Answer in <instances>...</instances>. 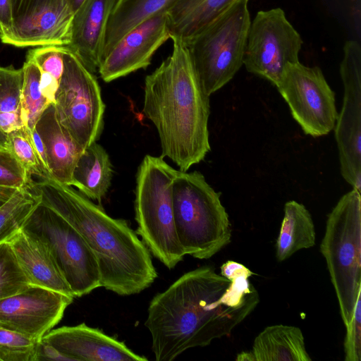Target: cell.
Returning a JSON list of instances; mask_svg holds the SVG:
<instances>
[{"mask_svg":"<svg viewBox=\"0 0 361 361\" xmlns=\"http://www.w3.org/2000/svg\"><path fill=\"white\" fill-rule=\"evenodd\" d=\"M237 0H178L167 10L170 39L185 43Z\"/></svg>","mask_w":361,"mask_h":361,"instance_id":"20","label":"cell"},{"mask_svg":"<svg viewBox=\"0 0 361 361\" xmlns=\"http://www.w3.org/2000/svg\"><path fill=\"white\" fill-rule=\"evenodd\" d=\"M70 360L65 355L51 344L42 341H38L36 348L35 361Z\"/></svg>","mask_w":361,"mask_h":361,"instance_id":"36","label":"cell"},{"mask_svg":"<svg viewBox=\"0 0 361 361\" xmlns=\"http://www.w3.org/2000/svg\"><path fill=\"white\" fill-rule=\"evenodd\" d=\"M171 54L145 80L142 111L157 128L161 157L187 171L210 151L209 97L184 43L173 40Z\"/></svg>","mask_w":361,"mask_h":361,"instance_id":"3","label":"cell"},{"mask_svg":"<svg viewBox=\"0 0 361 361\" xmlns=\"http://www.w3.org/2000/svg\"><path fill=\"white\" fill-rule=\"evenodd\" d=\"M118 0H85L73 16L66 48L92 73L98 71L104 37Z\"/></svg>","mask_w":361,"mask_h":361,"instance_id":"16","label":"cell"},{"mask_svg":"<svg viewBox=\"0 0 361 361\" xmlns=\"http://www.w3.org/2000/svg\"><path fill=\"white\" fill-rule=\"evenodd\" d=\"M13 24V0H0V39L6 37Z\"/></svg>","mask_w":361,"mask_h":361,"instance_id":"35","label":"cell"},{"mask_svg":"<svg viewBox=\"0 0 361 361\" xmlns=\"http://www.w3.org/2000/svg\"><path fill=\"white\" fill-rule=\"evenodd\" d=\"M23 127L20 112L0 111V130L6 135Z\"/></svg>","mask_w":361,"mask_h":361,"instance_id":"38","label":"cell"},{"mask_svg":"<svg viewBox=\"0 0 361 361\" xmlns=\"http://www.w3.org/2000/svg\"><path fill=\"white\" fill-rule=\"evenodd\" d=\"M178 171L163 157L146 155L137 169L135 191L136 233L150 253L169 269L185 255L174 223L173 183Z\"/></svg>","mask_w":361,"mask_h":361,"instance_id":"5","label":"cell"},{"mask_svg":"<svg viewBox=\"0 0 361 361\" xmlns=\"http://www.w3.org/2000/svg\"><path fill=\"white\" fill-rule=\"evenodd\" d=\"M169 39V18L164 9L135 26L116 43L99 66L100 77L109 82L146 68Z\"/></svg>","mask_w":361,"mask_h":361,"instance_id":"14","label":"cell"},{"mask_svg":"<svg viewBox=\"0 0 361 361\" xmlns=\"http://www.w3.org/2000/svg\"><path fill=\"white\" fill-rule=\"evenodd\" d=\"M23 228L47 245L75 298L102 287L94 253L79 232L56 212L40 202Z\"/></svg>","mask_w":361,"mask_h":361,"instance_id":"8","label":"cell"},{"mask_svg":"<svg viewBox=\"0 0 361 361\" xmlns=\"http://www.w3.org/2000/svg\"><path fill=\"white\" fill-rule=\"evenodd\" d=\"M66 49L62 46L38 47L30 50L26 58L33 61L40 72L49 73L60 82L64 69Z\"/></svg>","mask_w":361,"mask_h":361,"instance_id":"31","label":"cell"},{"mask_svg":"<svg viewBox=\"0 0 361 361\" xmlns=\"http://www.w3.org/2000/svg\"><path fill=\"white\" fill-rule=\"evenodd\" d=\"M0 148L8 149L7 136L0 130Z\"/></svg>","mask_w":361,"mask_h":361,"instance_id":"42","label":"cell"},{"mask_svg":"<svg viewBox=\"0 0 361 361\" xmlns=\"http://www.w3.org/2000/svg\"><path fill=\"white\" fill-rule=\"evenodd\" d=\"M63 1L64 0H13V21Z\"/></svg>","mask_w":361,"mask_h":361,"instance_id":"34","label":"cell"},{"mask_svg":"<svg viewBox=\"0 0 361 361\" xmlns=\"http://www.w3.org/2000/svg\"><path fill=\"white\" fill-rule=\"evenodd\" d=\"M176 1L118 0L106 29L100 63L116 43L129 30L157 12L167 10Z\"/></svg>","mask_w":361,"mask_h":361,"instance_id":"24","label":"cell"},{"mask_svg":"<svg viewBox=\"0 0 361 361\" xmlns=\"http://www.w3.org/2000/svg\"><path fill=\"white\" fill-rule=\"evenodd\" d=\"M344 340L345 361L361 360V292L353 310L350 320L345 326Z\"/></svg>","mask_w":361,"mask_h":361,"instance_id":"33","label":"cell"},{"mask_svg":"<svg viewBox=\"0 0 361 361\" xmlns=\"http://www.w3.org/2000/svg\"><path fill=\"white\" fill-rule=\"evenodd\" d=\"M345 326L361 292V195L353 189L329 214L320 244Z\"/></svg>","mask_w":361,"mask_h":361,"instance_id":"6","label":"cell"},{"mask_svg":"<svg viewBox=\"0 0 361 361\" xmlns=\"http://www.w3.org/2000/svg\"><path fill=\"white\" fill-rule=\"evenodd\" d=\"M73 13L64 1L13 21L1 42L17 47L62 46L70 43Z\"/></svg>","mask_w":361,"mask_h":361,"instance_id":"17","label":"cell"},{"mask_svg":"<svg viewBox=\"0 0 361 361\" xmlns=\"http://www.w3.org/2000/svg\"><path fill=\"white\" fill-rule=\"evenodd\" d=\"M22 68L0 66V111L20 112Z\"/></svg>","mask_w":361,"mask_h":361,"instance_id":"30","label":"cell"},{"mask_svg":"<svg viewBox=\"0 0 361 361\" xmlns=\"http://www.w3.org/2000/svg\"><path fill=\"white\" fill-rule=\"evenodd\" d=\"M112 176L109 156L95 142L81 154L73 171L72 186L89 199L101 202L111 185Z\"/></svg>","mask_w":361,"mask_h":361,"instance_id":"22","label":"cell"},{"mask_svg":"<svg viewBox=\"0 0 361 361\" xmlns=\"http://www.w3.org/2000/svg\"><path fill=\"white\" fill-rule=\"evenodd\" d=\"M236 360L238 361H254V357L250 351H242L237 355Z\"/></svg>","mask_w":361,"mask_h":361,"instance_id":"41","label":"cell"},{"mask_svg":"<svg viewBox=\"0 0 361 361\" xmlns=\"http://www.w3.org/2000/svg\"><path fill=\"white\" fill-rule=\"evenodd\" d=\"M7 242L30 285L75 298L49 250L36 235L23 228Z\"/></svg>","mask_w":361,"mask_h":361,"instance_id":"18","label":"cell"},{"mask_svg":"<svg viewBox=\"0 0 361 361\" xmlns=\"http://www.w3.org/2000/svg\"><path fill=\"white\" fill-rule=\"evenodd\" d=\"M21 68L20 115L23 128L32 131L42 114L51 104L40 90V71L35 62L26 58Z\"/></svg>","mask_w":361,"mask_h":361,"instance_id":"26","label":"cell"},{"mask_svg":"<svg viewBox=\"0 0 361 361\" xmlns=\"http://www.w3.org/2000/svg\"><path fill=\"white\" fill-rule=\"evenodd\" d=\"M254 361H311L305 338L297 326L275 324L264 328L250 350Z\"/></svg>","mask_w":361,"mask_h":361,"instance_id":"21","label":"cell"},{"mask_svg":"<svg viewBox=\"0 0 361 361\" xmlns=\"http://www.w3.org/2000/svg\"><path fill=\"white\" fill-rule=\"evenodd\" d=\"M39 202V195L25 187L18 189L0 206V244L7 242L23 228Z\"/></svg>","mask_w":361,"mask_h":361,"instance_id":"25","label":"cell"},{"mask_svg":"<svg viewBox=\"0 0 361 361\" xmlns=\"http://www.w3.org/2000/svg\"><path fill=\"white\" fill-rule=\"evenodd\" d=\"M315 240L316 231L310 212L295 200L287 202L276 240L277 260L283 262L298 250L313 247Z\"/></svg>","mask_w":361,"mask_h":361,"instance_id":"23","label":"cell"},{"mask_svg":"<svg viewBox=\"0 0 361 361\" xmlns=\"http://www.w3.org/2000/svg\"><path fill=\"white\" fill-rule=\"evenodd\" d=\"M248 2L237 0L184 43L197 77L209 96L231 80L243 66L251 22Z\"/></svg>","mask_w":361,"mask_h":361,"instance_id":"7","label":"cell"},{"mask_svg":"<svg viewBox=\"0 0 361 361\" xmlns=\"http://www.w3.org/2000/svg\"><path fill=\"white\" fill-rule=\"evenodd\" d=\"M8 149L32 178L49 179L39 160L28 131L25 128L6 135Z\"/></svg>","mask_w":361,"mask_h":361,"instance_id":"28","label":"cell"},{"mask_svg":"<svg viewBox=\"0 0 361 361\" xmlns=\"http://www.w3.org/2000/svg\"><path fill=\"white\" fill-rule=\"evenodd\" d=\"M35 128L43 141L51 179L72 186L73 171L85 149L63 128L54 104L44 111Z\"/></svg>","mask_w":361,"mask_h":361,"instance_id":"19","label":"cell"},{"mask_svg":"<svg viewBox=\"0 0 361 361\" xmlns=\"http://www.w3.org/2000/svg\"><path fill=\"white\" fill-rule=\"evenodd\" d=\"M343 104L334 128L343 178L361 191V47L350 39L343 47L340 66Z\"/></svg>","mask_w":361,"mask_h":361,"instance_id":"12","label":"cell"},{"mask_svg":"<svg viewBox=\"0 0 361 361\" xmlns=\"http://www.w3.org/2000/svg\"><path fill=\"white\" fill-rule=\"evenodd\" d=\"M63 60V73L54 105L63 128L85 149L102 132L105 104L94 73L67 48Z\"/></svg>","mask_w":361,"mask_h":361,"instance_id":"9","label":"cell"},{"mask_svg":"<svg viewBox=\"0 0 361 361\" xmlns=\"http://www.w3.org/2000/svg\"><path fill=\"white\" fill-rule=\"evenodd\" d=\"M302 43L283 9L259 11L250 22L243 66L276 86L286 68L299 62Z\"/></svg>","mask_w":361,"mask_h":361,"instance_id":"10","label":"cell"},{"mask_svg":"<svg viewBox=\"0 0 361 361\" xmlns=\"http://www.w3.org/2000/svg\"><path fill=\"white\" fill-rule=\"evenodd\" d=\"M19 188L0 186V206L7 201Z\"/></svg>","mask_w":361,"mask_h":361,"instance_id":"39","label":"cell"},{"mask_svg":"<svg viewBox=\"0 0 361 361\" xmlns=\"http://www.w3.org/2000/svg\"><path fill=\"white\" fill-rule=\"evenodd\" d=\"M60 82L47 73L40 72L39 86L42 93L50 104L55 103Z\"/></svg>","mask_w":361,"mask_h":361,"instance_id":"37","label":"cell"},{"mask_svg":"<svg viewBox=\"0 0 361 361\" xmlns=\"http://www.w3.org/2000/svg\"><path fill=\"white\" fill-rule=\"evenodd\" d=\"M31 178L8 149L0 148V186L29 187Z\"/></svg>","mask_w":361,"mask_h":361,"instance_id":"32","label":"cell"},{"mask_svg":"<svg viewBox=\"0 0 361 361\" xmlns=\"http://www.w3.org/2000/svg\"><path fill=\"white\" fill-rule=\"evenodd\" d=\"M85 0H64L69 10L74 14Z\"/></svg>","mask_w":361,"mask_h":361,"instance_id":"40","label":"cell"},{"mask_svg":"<svg viewBox=\"0 0 361 361\" xmlns=\"http://www.w3.org/2000/svg\"><path fill=\"white\" fill-rule=\"evenodd\" d=\"M276 87L305 134L318 137L334 129L338 114L335 93L319 67L290 64Z\"/></svg>","mask_w":361,"mask_h":361,"instance_id":"11","label":"cell"},{"mask_svg":"<svg viewBox=\"0 0 361 361\" xmlns=\"http://www.w3.org/2000/svg\"><path fill=\"white\" fill-rule=\"evenodd\" d=\"M247 273L228 279L211 267L186 272L150 301L145 326L157 361L229 335L255 309L259 295Z\"/></svg>","mask_w":361,"mask_h":361,"instance_id":"1","label":"cell"},{"mask_svg":"<svg viewBox=\"0 0 361 361\" xmlns=\"http://www.w3.org/2000/svg\"><path fill=\"white\" fill-rule=\"evenodd\" d=\"M37 343L18 331L0 326V361H35Z\"/></svg>","mask_w":361,"mask_h":361,"instance_id":"29","label":"cell"},{"mask_svg":"<svg viewBox=\"0 0 361 361\" xmlns=\"http://www.w3.org/2000/svg\"><path fill=\"white\" fill-rule=\"evenodd\" d=\"M29 188L82 236L97 259L102 287L125 296L154 281L150 252L126 220L112 218L80 191L51 178L32 179Z\"/></svg>","mask_w":361,"mask_h":361,"instance_id":"2","label":"cell"},{"mask_svg":"<svg viewBox=\"0 0 361 361\" xmlns=\"http://www.w3.org/2000/svg\"><path fill=\"white\" fill-rule=\"evenodd\" d=\"M176 231L185 255L208 259L231 241L228 214L199 171H178L173 183Z\"/></svg>","mask_w":361,"mask_h":361,"instance_id":"4","label":"cell"},{"mask_svg":"<svg viewBox=\"0 0 361 361\" xmlns=\"http://www.w3.org/2000/svg\"><path fill=\"white\" fill-rule=\"evenodd\" d=\"M30 286L8 242L0 244V300Z\"/></svg>","mask_w":361,"mask_h":361,"instance_id":"27","label":"cell"},{"mask_svg":"<svg viewBox=\"0 0 361 361\" xmlns=\"http://www.w3.org/2000/svg\"><path fill=\"white\" fill-rule=\"evenodd\" d=\"M42 340L53 345L70 360H147L134 353L123 341L85 323L51 329Z\"/></svg>","mask_w":361,"mask_h":361,"instance_id":"15","label":"cell"},{"mask_svg":"<svg viewBox=\"0 0 361 361\" xmlns=\"http://www.w3.org/2000/svg\"><path fill=\"white\" fill-rule=\"evenodd\" d=\"M74 298L39 286L0 300V326L40 341L62 319Z\"/></svg>","mask_w":361,"mask_h":361,"instance_id":"13","label":"cell"}]
</instances>
